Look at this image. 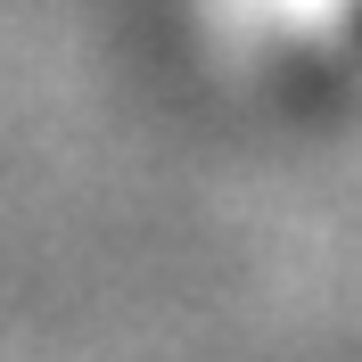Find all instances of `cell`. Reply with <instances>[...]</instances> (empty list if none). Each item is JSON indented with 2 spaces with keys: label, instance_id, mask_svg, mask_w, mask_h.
I'll list each match as a JSON object with an SVG mask.
<instances>
[{
  "label": "cell",
  "instance_id": "cell-1",
  "mask_svg": "<svg viewBox=\"0 0 362 362\" xmlns=\"http://www.w3.org/2000/svg\"><path fill=\"white\" fill-rule=\"evenodd\" d=\"M223 17H239L247 33L296 42L313 58L362 66V0H223Z\"/></svg>",
  "mask_w": 362,
  "mask_h": 362
}]
</instances>
